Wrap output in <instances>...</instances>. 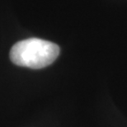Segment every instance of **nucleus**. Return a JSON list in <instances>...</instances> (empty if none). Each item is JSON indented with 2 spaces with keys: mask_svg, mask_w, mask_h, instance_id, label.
I'll return each instance as SVG.
<instances>
[{
  "mask_svg": "<svg viewBox=\"0 0 127 127\" xmlns=\"http://www.w3.org/2000/svg\"><path fill=\"white\" fill-rule=\"evenodd\" d=\"M60 47L56 44L39 38H30L16 43L10 50L12 62L30 68H42L57 59Z\"/></svg>",
  "mask_w": 127,
  "mask_h": 127,
  "instance_id": "1",
  "label": "nucleus"
}]
</instances>
